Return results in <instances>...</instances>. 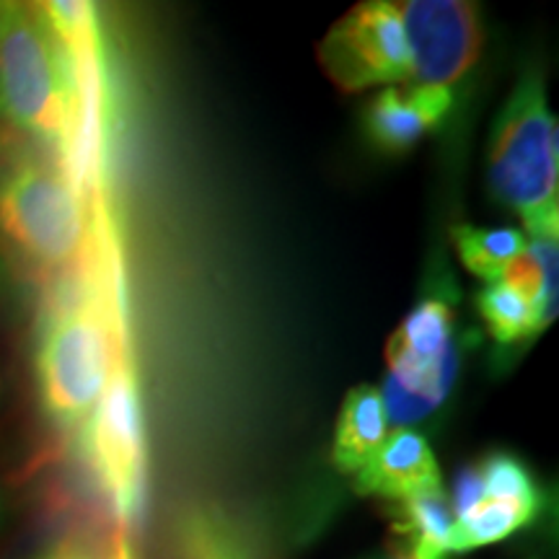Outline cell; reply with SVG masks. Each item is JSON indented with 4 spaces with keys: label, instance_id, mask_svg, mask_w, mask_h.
Here are the masks:
<instances>
[{
    "label": "cell",
    "instance_id": "cell-15",
    "mask_svg": "<svg viewBox=\"0 0 559 559\" xmlns=\"http://www.w3.org/2000/svg\"><path fill=\"white\" fill-rule=\"evenodd\" d=\"M477 466L487 500H515L547 508V495H544L539 481L534 479L526 461L515 456V453L492 451Z\"/></svg>",
    "mask_w": 559,
    "mask_h": 559
},
{
    "label": "cell",
    "instance_id": "cell-7",
    "mask_svg": "<svg viewBox=\"0 0 559 559\" xmlns=\"http://www.w3.org/2000/svg\"><path fill=\"white\" fill-rule=\"evenodd\" d=\"M453 109V91L402 86L379 88L362 107V138L381 156H404L436 135Z\"/></svg>",
    "mask_w": 559,
    "mask_h": 559
},
{
    "label": "cell",
    "instance_id": "cell-8",
    "mask_svg": "<svg viewBox=\"0 0 559 559\" xmlns=\"http://www.w3.org/2000/svg\"><path fill=\"white\" fill-rule=\"evenodd\" d=\"M443 485L436 453L417 430H396L355 474V492L362 498L402 502L412 495Z\"/></svg>",
    "mask_w": 559,
    "mask_h": 559
},
{
    "label": "cell",
    "instance_id": "cell-3",
    "mask_svg": "<svg viewBox=\"0 0 559 559\" xmlns=\"http://www.w3.org/2000/svg\"><path fill=\"white\" fill-rule=\"evenodd\" d=\"M0 236L41 270H68L81 260L88 210L62 166L39 156L0 164Z\"/></svg>",
    "mask_w": 559,
    "mask_h": 559
},
{
    "label": "cell",
    "instance_id": "cell-18",
    "mask_svg": "<svg viewBox=\"0 0 559 559\" xmlns=\"http://www.w3.org/2000/svg\"><path fill=\"white\" fill-rule=\"evenodd\" d=\"M366 559H409L407 555L400 547H389L386 551H376V555H370Z\"/></svg>",
    "mask_w": 559,
    "mask_h": 559
},
{
    "label": "cell",
    "instance_id": "cell-17",
    "mask_svg": "<svg viewBox=\"0 0 559 559\" xmlns=\"http://www.w3.org/2000/svg\"><path fill=\"white\" fill-rule=\"evenodd\" d=\"M32 559H107L104 551L91 544L88 539H81V536H66V539H58L47 544L45 549H39Z\"/></svg>",
    "mask_w": 559,
    "mask_h": 559
},
{
    "label": "cell",
    "instance_id": "cell-5",
    "mask_svg": "<svg viewBox=\"0 0 559 559\" xmlns=\"http://www.w3.org/2000/svg\"><path fill=\"white\" fill-rule=\"evenodd\" d=\"M319 66L345 94L409 83L412 55L400 3L368 0L347 11L319 41Z\"/></svg>",
    "mask_w": 559,
    "mask_h": 559
},
{
    "label": "cell",
    "instance_id": "cell-10",
    "mask_svg": "<svg viewBox=\"0 0 559 559\" xmlns=\"http://www.w3.org/2000/svg\"><path fill=\"white\" fill-rule=\"evenodd\" d=\"M396 544L409 559H445L453 528V510L443 485L425 489L396 502L394 510Z\"/></svg>",
    "mask_w": 559,
    "mask_h": 559
},
{
    "label": "cell",
    "instance_id": "cell-4",
    "mask_svg": "<svg viewBox=\"0 0 559 559\" xmlns=\"http://www.w3.org/2000/svg\"><path fill=\"white\" fill-rule=\"evenodd\" d=\"M81 449L122 523L138 519L145 485V436L130 345L117 353L102 402L81 425Z\"/></svg>",
    "mask_w": 559,
    "mask_h": 559
},
{
    "label": "cell",
    "instance_id": "cell-2",
    "mask_svg": "<svg viewBox=\"0 0 559 559\" xmlns=\"http://www.w3.org/2000/svg\"><path fill=\"white\" fill-rule=\"evenodd\" d=\"M3 115L66 156L75 128V73L41 3H0Z\"/></svg>",
    "mask_w": 559,
    "mask_h": 559
},
{
    "label": "cell",
    "instance_id": "cell-19",
    "mask_svg": "<svg viewBox=\"0 0 559 559\" xmlns=\"http://www.w3.org/2000/svg\"><path fill=\"white\" fill-rule=\"evenodd\" d=\"M3 519H5V489L0 485V526H3Z\"/></svg>",
    "mask_w": 559,
    "mask_h": 559
},
{
    "label": "cell",
    "instance_id": "cell-21",
    "mask_svg": "<svg viewBox=\"0 0 559 559\" xmlns=\"http://www.w3.org/2000/svg\"><path fill=\"white\" fill-rule=\"evenodd\" d=\"M0 115H3V88H0Z\"/></svg>",
    "mask_w": 559,
    "mask_h": 559
},
{
    "label": "cell",
    "instance_id": "cell-12",
    "mask_svg": "<svg viewBox=\"0 0 559 559\" xmlns=\"http://www.w3.org/2000/svg\"><path fill=\"white\" fill-rule=\"evenodd\" d=\"M477 311L498 347L528 345L544 332L536 306L506 283H487L477 293Z\"/></svg>",
    "mask_w": 559,
    "mask_h": 559
},
{
    "label": "cell",
    "instance_id": "cell-11",
    "mask_svg": "<svg viewBox=\"0 0 559 559\" xmlns=\"http://www.w3.org/2000/svg\"><path fill=\"white\" fill-rule=\"evenodd\" d=\"M539 506H528V502L515 500H481L477 508L453 521L449 536V555H464L479 547L498 544L508 536L519 534L542 515Z\"/></svg>",
    "mask_w": 559,
    "mask_h": 559
},
{
    "label": "cell",
    "instance_id": "cell-14",
    "mask_svg": "<svg viewBox=\"0 0 559 559\" xmlns=\"http://www.w3.org/2000/svg\"><path fill=\"white\" fill-rule=\"evenodd\" d=\"M179 559H251L239 528L218 510L194 508L181 519Z\"/></svg>",
    "mask_w": 559,
    "mask_h": 559
},
{
    "label": "cell",
    "instance_id": "cell-6",
    "mask_svg": "<svg viewBox=\"0 0 559 559\" xmlns=\"http://www.w3.org/2000/svg\"><path fill=\"white\" fill-rule=\"evenodd\" d=\"M412 55V86L453 91L477 66L485 24L477 3L409 0L400 3Z\"/></svg>",
    "mask_w": 559,
    "mask_h": 559
},
{
    "label": "cell",
    "instance_id": "cell-20",
    "mask_svg": "<svg viewBox=\"0 0 559 559\" xmlns=\"http://www.w3.org/2000/svg\"><path fill=\"white\" fill-rule=\"evenodd\" d=\"M5 288V264H3V254H0V293Z\"/></svg>",
    "mask_w": 559,
    "mask_h": 559
},
{
    "label": "cell",
    "instance_id": "cell-1",
    "mask_svg": "<svg viewBox=\"0 0 559 559\" xmlns=\"http://www.w3.org/2000/svg\"><path fill=\"white\" fill-rule=\"evenodd\" d=\"M559 130L542 70L526 68L495 117L487 145V187L531 236L559 228Z\"/></svg>",
    "mask_w": 559,
    "mask_h": 559
},
{
    "label": "cell",
    "instance_id": "cell-13",
    "mask_svg": "<svg viewBox=\"0 0 559 559\" xmlns=\"http://www.w3.org/2000/svg\"><path fill=\"white\" fill-rule=\"evenodd\" d=\"M461 264L485 283H498L502 272L528 247L526 234L519 228H481L459 223L451 228Z\"/></svg>",
    "mask_w": 559,
    "mask_h": 559
},
{
    "label": "cell",
    "instance_id": "cell-9",
    "mask_svg": "<svg viewBox=\"0 0 559 559\" xmlns=\"http://www.w3.org/2000/svg\"><path fill=\"white\" fill-rule=\"evenodd\" d=\"M389 419L381 389L360 383L349 389L340 409L332 443V464L342 474H358L386 440Z\"/></svg>",
    "mask_w": 559,
    "mask_h": 559
},
{
    "label": "cell",
    "instance_id": "cell-16",
    "mask_svg": "<svg viewBox=\"0 0 559 559\" xmlns=\"http://www.w3.org/2000/svg\"><path fill=\"white\" fill-rule=\"evenodd\" d=\"M481 500H485V487H481L479 466L477 464L464 466V469L456 474V479H453V489H451V498H449L453 519L466 515L472 508H477Z\"/></svg>",
    "mask_w": 559,
    "mask_h": 559
}]
</instances>
